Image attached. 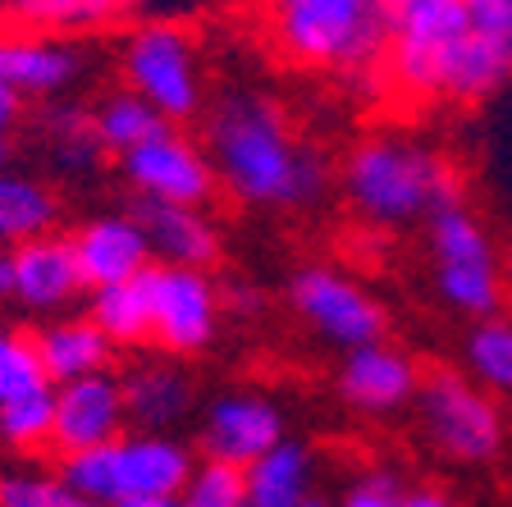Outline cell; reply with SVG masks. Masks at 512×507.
Masks as SVG:
<instances>
[{
	"label": "cell",
	"instance_id": "obj_30",
	"mask_svg": "<svg viewBox=\"0 0 512 507\" xmlns=\"http://www.w3.org/2000/svg\"><path fill=\"white\" fill-rule=\"evenodd\" d=\"M183 503H188V507H243L247 503V476H243V466L202 453V462H192V471H188Z\"/></svg>",
	"mask_w": 512,
	"mask_h": 507
},
{
	"label": "cell",
	"instance_id": "obj_38",
	"mask_svg": "<svg viewBox=\"0 0 512 507\" xmlns=\"http://www.w3.org/2000/svg\"><path fill=\"white\" fill-rule=\"evenodd\" d=\"M147 5H156V0H119V10H147Z\"/></svg>",
	"mask_w": 512,
	"mask_h": 507
},
{
	"label": "cell",
	"instance_id": "obj_12",
	"mask_svg": "<svg viewBox=\"0 0 512 507\" xmlns=\"http://www.w3.org/2000/svg\"><path fill=\"white\" fill-rule=\"evenodd\" d=\"M83 293V270H78L74 247L64 233L46 229L10 247V302L19 311L46 320L60 316V311H74Z\"/></svg>",
	"mask_w": 512,
	"mask_h": 507
},
{
	"label": "cell",
	"instance_id": "obj_14",
	"mask_svg": "<svg viewBox=\"0 0 512 507\" xmlns=\"http://www.w3.org/2000/svg\"><path fill=\"white\" fill-rule=\"evenodd\" d=\"M128 430V407H124V384L119 375L92 370L78 380L55 384V430H51V453H83V448H101Z\"/></svg>",
	"mask_w": 512,
	"mask_h": 507
},
{
	"label": "cell",
	"instance_id": "obj_23",
	"mask_svg": "<svg viewBox=\"0 0 512 507\" xmlns=\"http://www.w3.org/2000/svg\"><path fill=\"white\" fill-rule=\"evenodd\" d=\"M87 115H92V133H96V142H101V151L115 156V160L170 124V119L151 106L147 96H138L128 83L119 87V92H106Z\"/></svg>",
	"mask_w": 512,
	"mask_h": 507
},
{
	"label": "cell",
	"instance_id": "obj_10",
	"mask_svg": "<svg viewBox=\"0 0 512 507\" xmlns=\"http://www.w3.org/2000/svg\"><path fill=\"white\" fill-rule=\"evenodd\" d=\"M151 293V343L170 357H197L220 334V288L197 265H165L151 261L147 270Z\"/></svg>",
	"mask_w": 512,
	"mask_h": 507
},
{
	"label": "cell",
	"instance_id": "obj_27",
	"mask_svg": "<svg viewBox=\"0 0 512 507\" xmlns=\"http://www.w3.org/2000/svg\"><path fill=\"white\" fill-rule=\"evenodd\" d=\"M0 10H5L10 23H19V28L74 37V32H92L115 19L119 0H5Z\"/></svg>",
	"mask_w": 512,
	"mask_h": 507
},
{
	"label": "cell",
	"instance_id": "obj_26",
	"mask_svg": "<svg viewBox=\"0 0 512 507\" xmlns=\"http://www.w3.org/2000/svg\"><path fill=\"white\" fill-rule=\"evenodd\" d=\"M55 430V384H37V389L19 393V398L0 402V448L19 457H42L51 448Z\"/></svg>",
	"mask_w": 512,
	"mask_h": 507
},
{
	"label": "cell",
	"instance_id": "obj_16",
	"mask_svg": "<svg viewBox=\"0 0 512 507\" xmlns=\"http://www.w3.org/2000/svg\"><path fill=\"white\" fill-rule=\"evenodd\" d=\"M284 439V407L261 389H229L202 416V453L247 466Z\"/></svg>",
	"mask_w": 512,
	"mask_h": 507
},
{
	"label": "cell",
	"instance_id": "obj_34",
	"mask_svg": "<svg viewBox=\"0 0 512 507\" xmlns=\"http://www.w3.org/2000/svg\"><path fill=\"white\" fill-rule=\"evenodd\" d=\"M220 302H224V311H234V316H256V311L266 307V297L256 293L252 284H229L220 293Z\"/></svg>",
	"mask_w": 512,
	"mask_h": 507
},
{
	"label": "cell",
	"instance_id": "obj_18",
	"mask_svg": "<svg viewBox=\"0 0 512 507\" xmlns=\"http://www.w3.org/2000/svg\"><path fill=\"white\" fill-rule=\"evenodd\" d=\"M133 215L147 229L151 256L165 265H197L211 270L220 261V224L206 215V206H183V201H147L138 197Z\"/></svg>",
	"mask_w": 512,
	"mask_h": 507
},
{
	"label": "cell",
	"instance_id": "obj_5",
	"mask_svg": "<svg viewBox=\"0 0 512 507\" xmlns=\"http://www.w3.org/2000/svg\"><path fill=\"white\" fill-rule=\"evenodd\" d=\"M192 448L174 430H138L128 425L101 448L55 457L60 480L78 503L96 507H174L192 471Z\"/></svg>",
	"mask_w": 512,
	"mask_h": 507
},
{
	"label": "cell",
	"instance_id": "obj_29",
	"mask_svg": "<svg viewBox=\"0 0 512 507\" xmlns=\"http://www.w3.org/2000/svg\"><path fill=\"white\" fill-rule=\"evenodd\" d=\"M412 480L389 462H362L343 476L339 503L348 507H412Z\"/></svg>",
	"mask_w": 512,
	"mask_h": 507
},
{
	"label": "cell",
	"instance_id": "obj_13",
	"mask_svg": "<svg viewBox=\"0 0 512 507\" xmlns=\"http://www.w3.org/2000/svg\"><path fill=\"white\" fill-rule=\"evenodd\" d=\"M416 389H421V366H416L412 352L394 348V343H362V348L343 352L339 366V398L348 402L357 416H398L412 412Z\"/></svg>",
	"mask_w": 512,
	"mask_h": 507
},
{
	"label": "cell",
	"instance_id": "obj_36",
	"mask_svg": "<svg viewBox=\"0 0 512 507\" xmlns=\"http://www.w3.org/2000/svg\"><path fill=\"white\" fill-rule=\"evenodd\" d=\"M10 297V247H0V302Z\"/></svg>",
	"mask_w": 512,
	"mask_h": 507
},
{
	"label": "cell",
	"instance_id": "obj_2",
	"mask_svg": "<svg viewBox=\"0 0 512 507\" xmlns=\"http://www.w3.org/2000/svg\"><path fill=\"white\" fill-rule=\"evenodd\" d=\"M384 92L403 106H476L512 83V55L471 32L462 0H384Z\"/></svg>",
	"mask_w": 512,
	"mask_h": 507
},
{
	"label": "cell",
	"instance_id": "obj_7",
	"mask_svg": "<svg viewBox=\"0 0 512 507\" xmlns=\"http://www.w3.org/2000/svg\"><path fill=\"white\" fill-rule=\"evenodd\" d=\"M426 256L435 297L453 316L480 320L503 307V252L494 233L485 229L476 211H467L458 197L444 201L426 220Z\"/></svg>",
	"mask_w": 512,
	"mask_h": 507
},
{
	"label": "cell",
	"instance_id": "obj_31",
	"mask_svg": "<svg viewBox=\"0 0 512 507\" xmlns=\"http://www.w3.org/2000/svg\"><path fill=\"white\" fill-rule=\"evenodd\" d=\"M37 384H46V370L42 357H37V343H32V329L0 320V402L19 398Z\"/></svg>",
	"mask_w": 512,
	"mask_h": 507
},
{
	"label": "cell",
	"instance_id": "obj_22",
	"mask_svg": "<svg viewBox=\"0 0 512 507\" xmlns=\"http://www.w3.org/2000/svg\"><path fill=\"white\" fill-rule=\"evenodd\" d=\"M92 302H87V316L101 325V334L115 343V348H142L151 343V293H147V270L133 279H119V284H101L87 288Z\"/></svg>",
	"mask_w": 512,
	"mask_h": 507
},
{
	"label": "cell",
	"instance_id": "obj_37",
	"mask_svg": "<svg viewBox=\"0 0 512 507\" xmlns=\"http://www.w3.org/2000/svg\"><path fill=\"white\" fill-rule=\"evenodd\" d=\"M503 288H508V297H512V247L503 252Z\"/></svg>",
	"mask_w": 512,
	"mask_h": 507
},
{
	"label": "cell",
	"instance_id": "obj_6",
	"mask_svg": "<svg viewBox=\"0 0 512 507\" xmlns=\"http://www.w3.org/2000/svg\"><path fill=\"white\" fill-rule=\"evenodd\" d=\"M416 430L426 448L448 466L480 471L508 448V421L490 389H480L467 370H430L412 402Z\"/></svg>",
	"mask_w": 512,
	"mask_h": 507
},
{
	"label": "cell",
	"instance_id": "obj_35",
	"mask_svg": "<svg viewBox=\"0 0 512 507\" xmlns=\"http://www.w3.org/2000/svg\"><path fill=\"white\" fill-rule=\"evenodd\" d=\"M14 119H19V96L0 87V165L10 156V133H14Z\"/></svg>",
	"mask_w": 512,
	"mask_h": 507
},
{
	"label": "cell",
	"instance_id": "obj_4",
	"mask_svg": "<svg viewBox=\"0 0 512 507\" xmlns=\"http://www.w3.org/2000/svg\"><path fill=\"white\" fill-rule=\"evenodd\" d=\"M266 32L293 69L384 92V0H266Z\"/></svg>",
	"mask_w": 512,
	"mask_h": 507
},
{
	"label": "cell",
	"instance_id": "obj_19",
	"mask_svg": "<svg viewBox=\"0 0 512 507\" xmlns=\"http://www.w3.org/2000/svg\"><path fill=\"white\" fill-rule=\"evenodd\" d=\"M124 384V407H128V425L138 430H174L183 416L192 412V380L188 370L160 352V357H142L119 375Z\"/></svg>",
	"mask_w": 512,
	"mask_h": 507
},
{
	"label": "cell",
	"instance_id": "obj_3",
	"mask_svg": "<svg viewBox=\"0 0 512 507\" xmlns=\"http://www.w3.org/2000/svg\"><path fill=\"white\" fill-rule=\"evenodd\" d=\"M339 192L366 229L394 233L426 224L444 201L458 197V174L412 133H366L343 156Z\"/></svg>",
	"mask_w": 512,
	"mask_h": 507
},
{
	"label": "cell",
	"instance_id": "obj_9",
	"mask_svg": "<svg viewBox=\"0 0 512 507\" xmlns=\"http://www.w3.org/2000/svg\"><path fill=\"white\" fill-rule=\"evenodd\" d=\"M288 307L325 348H339V352L375 343L389 329L380 297L362 279H352L348 270L325 261L302 265L298 275L288 279Z\"/></svg>",
	"mask_w": 512,
	"mask_h": 507
},
{
	"label": "cell",
	"instance_id": "obj_8",
	"mask_svg": "<svg viewBox=\"0 0 512 507\" xmlns=\"http://www.w3.org/2000/svg\"><path fill=\"white\" fill-rule=\"evenodd\" d=\"M119 69L124 83L138 96H147L151 106L170 124H192L206 110V78H202V55L192 32L170 19H151L124 37L119 51Z\"/></svg>",
	"mask_w": 512,
	"mask_h": 507
},
{
	"label": "cell",
	"instance_id": "obj_15",
	"mask_svg": "<svg viewBox=\"0 0 512 507\" xmlns=\"http://www.w3.org/2000/svg\"><path fill=\"white\" fill-rule=\"evenodd\" d=\"M83 74V55L69 46V37L55 32H37V28H0V87L14 92L19 101L37 96H60L78 83Z\"/></svg>",
	"mask_w": 512,
	"mask_h": 507
},
{
	"label": "cell",
	"instance_id": "obj_17",
	"mask_svg": "<svg viewBox=\"0 0 512 507\" xmlns=\"http://www.w3.org/2000/svg\"><path fill=\"white\" fill-rule=\"evenodd\" d=\"M69 247H74V261L83 270L87 288L101 284H119V279H133L142 270H151V243L147 229L133 211H106L83 220L69 233Z\"/></svg>",
	"mask_w": 512,
	"mask_h": 507
},
{
	"label": "cell",
	"instance_id": "obj_24",
	"mask_svg": "<svg viewBox=\"0 0 512 507\" xmlns=\"http://www.w3.org/2000/svg\"><path fill=\"white\" fill-rule=\"evenodd\" d=\"M55 224H60V197L46 183L0 165V247H14Z\"/></svg>",
	"mask_w": 512,
	"mask_h": 507
},
{
	"label": "cell",
	"instance_id": "obj_21",
	"mask_svg": "<svg viewBox=\"0 0 512 507\" xmlns=\"http://www.w3.org/2000/svg\"><path fill=\"white\" fill-rule=\"evenodd\" d=\"M32 343H37V357H42V370L51 384L106 370L110 352H115V343L101 334V325L92 316H78V311L46 316L42 325L32 329Z\"/></svg>",
	"mask_w": 512,
	"mask_h": 507
},
{
	"label": "cell",
	"instance_id": "obj_39",
	"mask_svg": "<svg viewBox=\"0 0 512 507\" xmlns=\"http://www.w3.org/2000/svg\"><path fill=\"white\" fill-rule=\"evenodd\" d=\"M0 5H5V0H0Z\"/></svg>",
	"mask_w": 512,
	"mask_h": 507
},
{
	"label": "cell",
	"instance_id": "obj_11",
	"mask_svg": "<svg viewBox=\"0 0 512 507\" xmlns=\"http://www.w3.org/2000/svg\"><path fill=\"white\" fill-rule=\"evenodd\" d=\"M124 183L147 201H183V206H211L220 179L215 165L206 156L202 142H192L183 133V124H165L160 133H151L147 142H138L133 151L119 156Z\"/></svg>",
	"mask_w": 512,
	"mask_h": 507
},
{
	"label": "cell",
	"instance_id": "obj_28",
	"mask_svg": "<svg viewBox=\"0 0 512 507\" xmlns=\"http://www.w3.org/2000/svg\"><path fill=\"white\" fill-rule=\"evenodd\" d=\"M0 507H78V498L60 480V466L10 453L0 462Z\"/></svg>",
	"mask_w": 512,
	"mask_h": 507
},
{
	"label": "cell",
	"instance_id": "obj_1",
	"mask_svg": "<svg viewBox=\"0 0 512 507\" xmlns=\"http://www.w3.org/2000/svg\"><path fill=\"white\" fill-rule=\"evenodd\" d=\"M202 147L215 179L247 211H307L330 192V165L302 138L279 101L229 87L206 110Z\"/></svg>",
	"mask_w": 512,
	"mask_h": 507
},
{
	"label": "cell",
	"instance_id": "obj_20",
	"mask_svg": "<svg viewBox=\"0 0 512 507\" xmlns=\"http://www.w3.org/2000/svg\"><path fill=\"white\" fill-rule=\"evenodd\" d=\"M252 507H311L320 503V462L302 439H275L261 457L243 466Z\"/></svg>",
	"mask_w": 512,
	"mask_h": 507
},
{
	"label": "cell",
	"instance_id": "obj_25",
	"mask_svg": "<svg viewBox=\"0 0 512 507\" xmlns=\"http://www.w3.org/2000/svg\"><path fill=\"white\" fill-rule=\"evenodd\" d=\"M462 370L480 389H490L494 398L512 402V320L490 311V316L471 320L467 338H462Z\"/></svg>",
	"mask_w": 512,
	"mask_h": 507
},
{
	"label": "cell",
	"instance_id": "obj_32",
	"mask_svg": "<svg viewBox=\"0 0 512 507\" xmlns=\"http://www.w3.org/2000/svg\"><path fill=\"white\" fill-rule=\"evenodd\" d=\"M46 133H51V151L64 169H92L96 160L106 156L92 133V115L87 110H51Z\"/></svg>",
	"mask_w": 512,
	"mask_h": 507
},
{
	"label": "cell",
	"instance_id": "obj_33",
	"mask_svg": "<svg viewBox=\"0 0 512 507\" xmlns=\"http://www.w3.org/2000/svg\"><path fill=\"white\" fill-rule=\"evenodd\" d=\"M471 32L512 55V0H462Z\"/></svg>",
	"mask_w": 512,
	"mask_h": 507
}]
</instances>
